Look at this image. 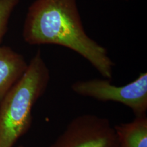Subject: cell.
I'll return each mask as SVG.
<instances>
[{"label":"cell","instance_id":"6","mask_svg":"<svg viewBox=\"0 0 147 147\" xmlns=\"http://www.w3.org/2000/svg\"><path fill=\"white\" fill-rule=\"evenodd\" d=\"M114 127L120 147H147L146 115L135 117L131 122Z\"/></svg>","mask_w":147,"mask_h":147},{"label":"cell","instance_id":"2","mask_svg":"<svg viewBox=\"0 0 147 147\" xmlns=\"http://www.w3.org/2000/svg\"><path fill=\"white\" fill-rule=\"evenodd\" d=\"M50 71L38 50L0 103V147H13L32 123V109L45 94Z\"/></svg>","mask_w":147,"mask_h":147},{"label":"cell","instance_id":"8","mask_svg":"<svg viewBox=\"0 0 147 147\" xmlns=\"http://www.w3.org/2000/svg\"><path fill=\"white\" fill-rule=\"evenodd\" d=\"M123 1H130V0H123Z\"/></svg>","mask_w":147,"mask_h":147},{"label":"cell","instance_id":"5","mask_svg":"<svg viewBox=\"0 0 147 147\" xmlns=\"http://www.w3.org/2000/svg\"><path fill=\"white\" fill-rule=\"evenodd\" d=\"M27 65L21 54L8 46H0V103L22 76Z\"/></svg>","mask_w":147,"mask_h":147},{"label":"cell","instance_id":"7","mask_svg":"<svg viewBox=\"0 0 147 147\" xmlns=\"http://www.w3.org/2000/svg\"><path fill=\"white\" fill-rule=\"evenodd\" d=\"M20 0H0V46L8 29L12 12Z\"/></svg>","mask_w":147,"mask_h":147},{"label":"cell","instance_id":"1","mask_svg":"<svg viewBox=\"0 0 147 147\" xmlns=\"http://www.w3.org/2000/svg\"><path fill=\"white\" fill-rule=\"evenodd\" d=\"M23 38L30 45H55L71 49L103 77L113 78L115 63L107 49L84 31L76 0H35L27 10Z\"/></svg>","mask_w":147,"mask_h":147},{"label":"cell","instance_id":"9","mask_svg":"<svg viewBox=\"0 0 147 147\" xmlns=\"http://www.w3.org/2000/svg\"><path fill=\"white\" fill-rule=\"evenodd\" d=\"M18 147H25V146H19Z\"/></svg>","mask_w":147,"mask_h":147},{"label":"cell","instance_id":"3","mask_svg":"<svg viewBox=\"0 0 147 147\" xmlns=\"http://www.w3.org/2000/svg\"><path fill=\"white\" fill-rule=\"evenodd\" d=\"M75 93L101 102H115L127 106L135 117L146 115L147 111V73L124 86H115L108 79L78 80L71 84Z\"/></svg>","mask_w":147,"mask_h":147},{"label":"cell","instance_id":"4","mask_svg":"<svg viewBox=\"0 0 147 147\" xmlns=\"http://www.w3.org/2000/svg\"><path fill=\"white\" fill-rule=\"evenodd\" d=\"M49 147H120L110 121L93 114L73 119Z\"/></svg>","mask_w":147,"mask_h":147}]
</instances>
